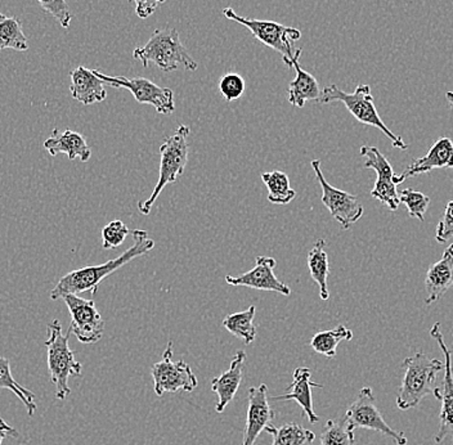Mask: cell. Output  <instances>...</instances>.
I'll list each match as a JSON object with an SVG mask.
<instances>
[{
    "instance_id": "obj_1",
    "label": "cell",
    "mask_w": 453,
    "mask_h": 445,
    "mask_svg": "<svg viewBox=\"0 0 453 445\" xmlns=\"http://www.w3.org/2000/svg\"><path fill=\"white\" fill-rule=\"evenodd\" d=\"M132 236L133 245L127 251H124L120 257L109 260L104 265L84 266V268L76 269V271L65 274L57 282L56 288L50 291V299L59 300L69 294L90 293L96 295L102 280L111 276L119 269L129 265L137 257H143V255L154 250L155 241L151 240L149 234L143 229H135L132 232Z\"/></svg>"
},
{
    "instance_id": "obj_2",
    "label": "cell",
    "mask_w": 453,
    "mask_h": 445,
    "mask_svg": "<svg viewBox=\"0 0 453 445\" xmlns=\"http://www.w3.org/2000/svg\"><path fill=\"white\" fill-rule=\"evenodd\" d=\"M133 57L142 62L144 69L154 64L158 69L196 71L197 62L189 56L174 27L157 28L143 47L135 48Z\"/></svg>"
},
{
    "instance_id": "obj_3",
    "label": "cell",
    "mask_w": 453,
    "mask_h": 445,
    "mask_svg": "<svg viewBox=\"0 0 453 445\" xmlns=\"http://www.w3.org/2000/svg\"><path fill=\"white\" fill-rule=\"evenodd\" d=\"M404 376L396 395V407L409 410L421 403L425 396L434 395L437 377L444 370V362L429 358L426 354L416 353L402 363Z\"/></svg>"
},
{
    "instance_id": "obj_4",
    "label": "cell",
    "mask_w": 453,
    "mask_h": 445,
    "mask_svg": "<svg viewBox=\"0 0 453 445\" xmlns=\"http://www.w3.org/2000/svg\"><path fill=\"white\" fill-rule=\"evenodd\" d=\"M48 339L44 345L47 347L48 371L50 382L56 387V398L65 401L70 395V377H81L83 365L75 361V353L69 347V340L73 331L62 334V326L58 319H53L48 325Z\"/></svg>"
},
{
    "instance_id": "obj_5",
    "label": "cell",
    "mask_w": 453,
    "mask_h": 445,
    "mask_svg": "<svg viewBox=\"0 0 453 445\" xmlns=\"http://www.w3.org/2000/svg\"><path fill=\"white\" fill-rule=\"evenodd\" d=\"M319 102L321 104L342 102L347 107L348 111L352 113L359 123L376 127V129L384 133L392 142L395 149L402 150V151L409 149L403 138L395 135L381 120L380 115H379L378 110H376L372 95H371L370 85L359 84L353 93L342 92L338 85L335 84L328 85V87H325L322 89L321 97H319Z\"/></svg>"
},
{
    "instance_id": "obj_6",
    "label": "cell",
    "mask_w": 453,
    "mask_h": 445,
    "mask_svg": "<svg viewBox=\"0 0 453 445\" xmlns=\"http://www.w3.org/2000/svg\"><path fill=\"white\" fill-rule=\"evenodd\" d=\"M189 127L186 126L178 127L177 132L170 137L165 138L160 147V174H158L157 184L152 195L146 201L138 203V210L143 215H149L152 206L157 200L163 189L170 183H174L183 174L188 163V142Z\"/></svg>"
},
{
    "instance_id": "obj_7",
    "label": "cell",
    "mask_w": 453,
    "mask_h": 445,
    "mask_svg": "<svg viewBox=\"0 0 453 445\" xmlns=\"http://www.w3.org/2000/svg\"><path fill=\"white\" fill-rule=\"evenodd\" d=\"M223 14H225L226 19L248 28L257 41L262 42L263 44L267 45L276 52L281 53L285 64L291 67V61L296 56L293 42L302 38V33L297 28L283 27V25L273 21L240 17L231 7L225 8Z\"/></svg>"
},
{
    "instance_id": "obj_8",
    "label": "cell",
    "mask_w": 453,
    "mask_h": 445,
    "mask_svg": "<svg viewBox=\"0 0 453 445\" xmlns=\"http://www.w3.org/2000/svg\"><path fill=\"white\" fill-rule=\"evenodd\" d=\"M345 419L353 430H373L395 441L396 445H407L409 439L403 433L395 432L385 422L380 410L376 407L375 396L371 387L359 390L356 401L345 413Z\"/></svg>"
},
{
    "instance_id": "obj_9",
    "label": "cell",
    "mask_w": 453,
    "mask_h": 445,
    "mask_svg": "<svg viewBox=\"0 0 453 445\" xmlns=\"http://www.w3.org/2000/svg\"><path fill=\"white\" fill-rule=\"evenodd\" d=\"M172 357L173 342L170 341L163 353V359L152 365L151 375L157 396L178 391L191 393L197 387L198 380L191 367L184 361L173 362Z\"/></svg>"
},
{
    "instance_id": "obj_10",
    "label": "cell",
    "mask_w": 453,
    "mask_h": 445,
    "mask_svg": "<svg viewBox=\"0 0 453 445\" xmlns=\"http://www.w3.org/2000/svg\"><path fill=\"white\" fill-rule=\"evenodd\" d=\"M93 73L110 87L124 88L132 93L138 104H151L156 111L163 115L174 112V95L169 88L158 87L146 78H126V76H110L98 70Z\"/></svg>"
},
{
    "instance_id": "obj_11",
    "label": "cell",
    "mask_w": 453,
    "mask_h": 445,
    "mask_svg": "<svg viewBox=\"0 0 453 445\" xmlns=\"http://www.w3.org/2000/svg\"><path fill=\"white\" fill-rule=\"evenodd\" d=\"M311 169L316 173L317 180L322 188V203L328 209L334 219L342 226V229H349L353 224L361 219L365 211L364 206L359 203L356 196L331 186L325 180L321 161H311Z\"/></svg>"
},
{
    "instance_id": "obj_12",
    "label": "cell",
    "mask_w": 453,
    "mask_h": 445,
    "mask_svg": "<svg viewBox=\"0 0 453 445\" xmlns=\"http://www.w3.org/2000/svg\"><path fill=\"white\" fill-rule=\"evenodd\" d=\"M70 311V330L83 344H96L104 333V320L93 300L69 294L62 297Z\"/></svg>"
},
{
    "instance_id": "obj_13",
    "label": "cell",
    "mask_w": 453,
    "mask_h": 445,
    "mask_svg": "<svg viewBox=\"0 0 453 445\" xmlns=\"http://www.w3.org/2000/svg\"><path fill=\"white\" fill-rule=\"evenodd\" d=\"M359 155L366 157L365 167L375 170L376 174H378V180H376L375 187L371 191V196L380 201L392 211L398 210L401 201H399L398 192H396L395 170H393L388 158L382 155L380 150L371 146L361 147Z\"/></svg>"
},
{
    "instance_id": "obj_14",
    "label": "cell",
    "mask_w": 453,
    "mask_h": 445,
    "mask_svg": "<svg viewBox=\"0 0 453 445\" xmlns=\"http://www.w3.org/2000/svg\"><path fill=\"white\" fill-rule=\"evenodd\" d=\"M430 336L438 342L439 348L444 354V376L443 385L439 394V401L441 402V425H439V432L435 435V443H441L447 436L453 438V370L451 350L447 347L444 341L443 334L441 330V323H434Z\"/></svg>"
},
{
    "instance_id": "obj_15",
    "label": "cell",
    "mask_w": 453,
    "mask_h": 445,
    "mask_svg": "<svg viewBox=\"0 0 453 445\" xmlns=\"http://www.w3.org/2000/svg\"><path fill=\"white\" fill-rule=\"evenodd\" d=\"M276 260L271 257H257L255 259V266L251 271L240 274L237 277L226 276V282L231 286H242V288H254V290L271 291L288 296L291 294L290 288L282 280L277 279L274 274Z\"/></svg>"
},
{
    "instance_id": "obj_16",
    "label": "cell",
    "mask_w": 453,
    "mask_h": 445,
    "mask_svg": "<svg viewBox=\"0 0 453 445\" xmlns=\"http://www.w3.org/2000/svg\"><path fill=\"white\" fill-rule=\"evenodd\" d=\"M273 418L274 410L269 404L267 385L250 387L242 445H254L260 433L265 432Z\"/></svg>"
},
{
    "instance_id": "obj_17",
    "label": "cell",
    "mask_w": 453,
    "mask_h": 445,
    "mask_svg": "<svg viewBox=\"0 0 453 445\" xmlns=\"http://www.w3.org/2000/svg\"><path fill=\"white\" fill-rule=\"evenodd\" d=\"M434 169H453V142L449 137L439 138L424 157L415 158L401 174H395V183L398 186L409 178Z\"/></svg>"
},
{
    "instance_id": "obj_18",
    "label": "cell",
    "mask_w": 453,
    "mask_h": 445,
    "mask_svg": "<svg viewBox=\"0 0 453 445\" xmlns=\"http://www.w3.org/2000/svg\"><path fill=\"white\" fill-rule=\"evenodd\" d=\"M311 387L322 389L321 384L311 382V370L307 367H299L294 371V380L288 385V393L283 395H277L271 398L273 402L294 401L302 407L303 412L307 416L308 421L311 425L319 421V416L313 410V401H311Z\"/></svg>"
},
{
    "instance_id": "obj_19",
    "label": "cell",
    "mask_w": 453,
    "mask_h": 445,
    "mask_svg": "<svg viewBox=\"0 0 453 445\" xmlns=\"http://www.w3.org/2000/svg\"><path fill=\"white\" fill-rule=\"evenodd\" d=\"M246 353L239 350L232 359L228 370L222 375L215 377L211 381V390L217 394L218 402L215 405V410L222 413L226 405L234 401L237 390H239L241 381H242L243 370H245Z\"/></svg>"
},
{
    "instance_id": "obj_20",
    "label": "cell",
    "mask_w": 453,
    "mask_h": 445,
    "mask_svg": "<svg viewBox=\"0 0 453 445\" xmlns=\"http://www.w3.org/2000/svg\"><path fill=\"white\" fill-rule=\"evenodd\" d=\"M453 288V243L443 252L439 262L433 265L425 277L426 305L434 304L443 295Z\"/></svg>"
},
{
    "instance_id": "obj_21",
    "label": "cell",
    "mask_w": 453,
    "mask_h": 445,
    "mask_svg": "<svg viewBox=\"0 0 453 445\" xmlns=\"http://www.w3.org/2000/svg\"><path fill=\"white\" fill-rule=\"evenodd\" d=\"M44 149L50 152V156L65 153L70 161L79 158L83 163H88L92 157V149L87 143L85 137L81 133L73 132L70 129L62 133L57 129L53 130L52 135L44 142Z\"/></svg>"
},
{
    "instance_id": "obj_22",
    "label": "cell",
    "mask_w": 453,
    "mask_h": 445,
    "mask_svg": "<svg viewBox=\"0 0 453 445\" xmlns=\"http://www.w3.org/2000/svg\"><path fill=\"white\" fill-rule=\"evenodd\" d=\"M70 78L71 96L85 106L101 104L106 99L107 92L104 89V83L93 71L79 66L78 69L71 71Z\"/></svg>"
},
{
    "instance_id": "obj_23",
    "label": "cell",
    "mask_w": 453,
    "mask_h": 445,
    "mask_svg": "<svg viewBox=\"0 0 453 445\" xmlns=\"http://www.w3.org/2000/svg\"><path fill=\"white\" fill-rule=\"evenodd\" d=\"M302 50H296V56L291 61V67L296 71V78L291 81L288 89V102L299 109H303L308 101H319L322 93L317 79L300 66L299 57L302 56Z\"/></svg>"
},
{
    "instance_id": "obj_24",
    "label": "cell",
    "mask_w": 453,
    "mask_h": 445,
    "mask_svg": "<svg viewBox=\"0 0 453 445\" xmlns=\"http://www.w3.org/2000/svg\"><path fill=\"white\" fill-rule=\"evenodd\" d=\"M326 241L317 240L313 248L308 254V268L311 280L319 285V297L322 300H327L330 296L328 293V274H330V265H328L327 254L325 251Z\"/></svg>"
},
{
    "instance_id": "obj_25",
    "label": "cell",
    "mask_w": 453,
    "mask_h": 445,
    "mask_svg": "<svg viewBox=\"0 0 453 445\" xmlns=\"http://www.w3.org/2000/svg\"><path fill=\"white\" fill-rule=\"evenodd\" d=\"M255 314H257V306L254 305L240 313L229 314L223 319V327L234 336L242 340L243 344H253L257 337V327L254 325Z\"/></svg>"
},
{
    "instance_id": "obj_26",
    "label": "cell",
    "mask_w": 453,
    "mask_h": 445,
    "mask_svg": "<svg viewBox=\"0 0 453 445\" xmlns=\"http://www.w3.org/2000/svg\"><path fill=\"white\" fill-rule=\"evenodd\" d=\"M352 339V331L345 326L339 325L334 330L322 331V333L314 334L311 340V347L316 353L322 354L326 358L333 359L336 357V349L340 342L350 341Z\"/></svg>"
},
{
    "instance_id": "obj_27",
    "label": "cell",
    "mask_w": 453,
    "mask_h": 445,
    "mask_svg": "<svg viewBox=\"0 0 453 445\" xmlns=\"http://www.w3.org/2000/svg\"><path fill=\"white\" fill-rule=\"evenodd\" d=\"M262 180L268 188V201L276 205H288L296 197V189L291 188L288 174L280 170L263 173Z\"/></svg>"
},
{
    "instance_id": "obj_28",
    "label": "cell",
    "mask_w": 453,
    "mask_h": 445,
    "mask_svg": "<svg viewBox=\"0 0 453 445\" xmlns=\"http://www.w3.org/2000/svg\"><path fill=\"white\" fill-rule=\"evenodd\" d=\"M3 50L25 52L28 50V42L21 22L16 17L0 13V50Z\"/></svg>"
},
{
    "instance_id": "obj_29",
    "label": "cell",
    "mask_w": 453,
    "mask_h": 445,
    "mask_svg": "<svg viewBox=\"0 0 453 445\" xmlns=\"http://www.w3.org/2000/svg\"><path fill=\"white\" fill-rule=\"evenodd\" d=\"M265 432L273 436L272 445H311L316 439L313 432L304 429L296 422L282 425L281 427L271 424L265 427Z\"/></svg>"
},
{
    "instance_id": "obj_30",
    "label": "cell",
    "mask_w": 453,
    "mask_h": 445,
    "mask_svg": "<svg viewBox=\"0 0 453 445\" xmlns=\"http://www.w3.org/2000/svg\"><path fill=\"white\" fill-rule=\"evenodd\" d=\"M0 389H7L12 391L14 395L24 403L27 410V415L33 418L36 412V403L34 402L35 394L27 390V387H21L16 380L13 379L11 372L10 361L4 357H0Z\"/></svg>"
},
{
    "instance_id": "obj_31",
    "label": "cell",
    "mask_w": 453,
    "mask_h": 445,
    "mask_svg": "<svg viewBox=\"0 0 453 445\" xmlns=\"http://www.w3.org/2000/svg\"><path fill=\"white\" fill-rule=\"evenodd\" d=\"M356 436L347 419H328L324 433H321V445H354Z\"/></svg>"
},
{
    "instance_id": "obj_32",
    "label": "cell",
    "mask_w": 453,
    "mask_h": 445,
    "mask_svg": "<svg viewBox=\"0 0 453 445\" xmlns=\"http://www.w3.org/2000/svg\"><path fill=\"white\" fill-rule=\"evenodd\" d=\"M399 201L409 210L411 218H416L420 222H424L425 214L430 203V198L427 196L415 189L406 188L399 195Z\"/></svg>"
},
{
    "instance_id": "obj_33",
    "label": "cell",
    "mask_w": 453,
    "mask_h": 445,
    "mask_svg": "<svg viewBox=\"0 0 453 445\" xmlns=\"http://www.w3.org/2000/svg\"><path fill=\"white\" fill-rule=\"evenodd\" d=\"M129 228L121 220H112L102 229V246L106 250L119 248L123 245L129 234Z\"/></svg>"
},
{
    "instance_id": "obj_34",
    "label": "cell",
    "mask_w": 453,
    "mask_h": 445,
    "mask_svg": "<svg viewBox=\"0 0 453 445\" xmlns=\"http://www.w3.org/2000/svg\"><path fill=\"white\" fill-rule=\"evenodd\" d=\"M219 90L226 101H237L245 93V81L239 73H226L220 79Z\"/></svg>"
},
{
    "instance_id": "obj_35",
    "label": "cell",
    "mask_w": 453,
    "mask_h": 445,
    "mask_svg": "<svg viewBox=\"0 0 453 445\" xmlns=\"http://www.w3.org/2000/svg\"><path fill=\"white\" fill-rule=\"evenodd\" d=\"M38 2L42 10L55 17L62 27H70L73 14H71L66 0H38Z\"/></svg>"
},
{
    "instance_id": "obj_36",
    "label": "cell",
    "mask_w": 453,
    "mask_h": 445,
    "mask_svg": "<svg viewBox=\"0 0 453 445\" xmlns=\"http://www.w3.org/2000/svg\"><path fill=\"white\" fill-rule=\"evenodd\" d=\"M453 237V200L449 201L441 219L439 220L435 240L438 243H446Z\"/></svg>"
},
{
    "instance_id": "obj_37",
    "label": "cell",
    "mask_w": 453,
    "mask_h": 445,
    "mask_svg": "<svg viewBox=\"0 0 453 445\" xmlns=\"http://www.w3.org/2000/svg\"><path fill=\"white\" fill-rule=\"evenodd\" d=\"M132 2H134L137 16L142 19H146L154 14L158 5L165 3L166 0H132Z\"/></svg>"
},
{
    "instance_id": "obj_38",
    "label": "cell",
    "mask_w": 453,
    "mask_h": 445,
    "mask_svg": "<svg viewBox=\"0 0 453 445\" xmlns=\"http://www.w3.org/2000/svg\"><path fill=\"white\" fill-rule=\"evenodd\" d=\"M7 436H13V438H19V433L17 432L14 427L10 426L7 422L4 421L2 418H0V445H2L3 441H4Z\"/></svg>"
},
{
    "instance_id": "obj_39",
    "label": "cell",
    "mask_w": 453,
    "mask_h": 445,
    "mask_svg": "<svg viewBox=\"0 0 453 445\" xmlns=\"http://www.w3.org/2000/svg\"><path fill=\"white\" fill-rule=\"evenodd\" d=\"M446 98H447V101H449V106H451V109L453 111V92H447Z\"/></svg>"
}]
</instances>
